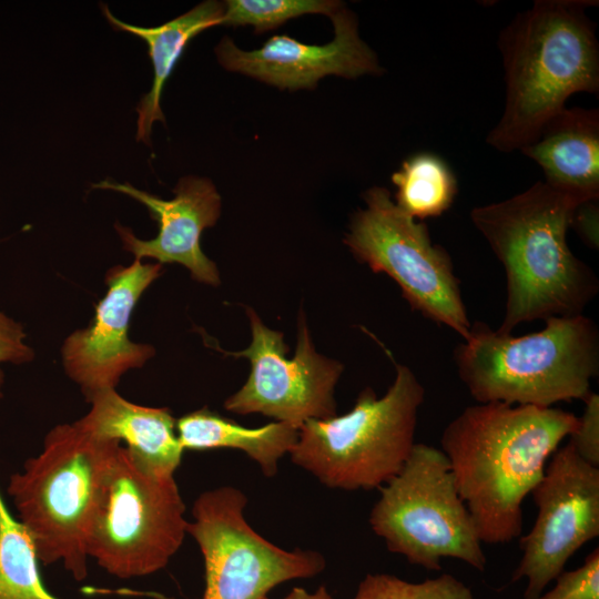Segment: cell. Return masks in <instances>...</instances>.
Listing matches in <instances>:
<instances>
[{"label":"cell","instance_id":"obj_14","mask_svg":"<svg viewBox=\"0 0 599 599\" xmlns=\"http://www.w3.org/2000/svg\"><path fill=\"white\" fill-rule=\"evenodd\" d=\"M329 18L334 39L326 44L274 35L262 48L244 51L224 38L215 49L219 62L230 71L290 90L314 88L326 75L380 74L374 51L359 38L355 14L342 6Z\"/></svg>","mask_w":599,"mask_h":599},{"label":"cell","instance_id":"obj_7","mask_svg":"<svg viewBox=\"0 0 599 599\" xmlns=\"http://www.w3.org/2000/svg\"><path fill=\"white\" fill-rule=\"evenodd\" d=\"M379 489L369 514L390 552L427 570L454 558L484 571L486 555L445 454L416 443L403 468Z\"/></svg>","mask_w":599,"mask_h":599},{"label":"cell","instance_id":"obj_23","mask_svg":"<svg viewBox=\"0 0 599 599\" xmlns=\"http://www.w3.org/2000/svg\"><path fill=\"white\" fill-rule=\"evenodd\" d=\"M354 599H475L471 590L451 575L409 582L393 575H367Z\"/></svg>","mask_w":599,"mask_h":599},{"label":"cell","instance_id":"obj_29","mask_svg":"<svg viewBox=\"0 0 599 599\" xmlns=\"http://www.w3.org/2000/svg\"><path fill=\"white\" fill-rule=\"evenodd\" d=\"M262 599H268V598H267V597H264V598H262Z\"/></svg>","mask_w":599,"mask_h":599},{"label":"cell","instance_id":"obj_2","mask_svg":"<svg viewBox=\"0 0 599 599\" xmlns=\"http://www.w3.org/2000/svg\"><path fill=\"white\" fill-rule=\"evenodd\" d=\"M583 202L538 181L470 211L506 275L505 314L497 332L511 334L521 323L580 315L595 298L598 277L567 242L573 210Z\"/></svg>","mask_w":599,"mask_h":599},{"label":"cell","instance_id":"obj_21","mask_svg":"<svg viewBox=\"0 0 599 599\" xmlns=\"http://www.w3.org/2000/svg\"><path fill=\"white\" fill-rule=\"evenodd\" d=\"M35 548L0 493V599H59L44 587Z\"/></svg>","mask_w":599,"mask_h":599},{"label":"cell","instance_id":"obj_26","mask_svg":"<svg viewBox=\"0 0 599 599\" xmlns=\"http://www.w3.org/2000/svg\"><path fill=\"white\" fill-rule=\"evenodd\" d=\"M23 326L0 311V364H23L33 359L34 352L26 343ZM3 372L0 369V398L2 397Z\"/></svg>","mask_w":599,"mask_h":599},{"label":"cell","instance_id":"obj_10","mask_svg":"<svg viewBox=\"0 0 599 599\" xmlns=\"http://www.w3.org/2000/svg\"><path fill=\"white\" fill-rule=\"evenodd\" d=\"M246 495L233 486L202 493L192 507L186 532L205 566L202 599H262L277 585L312 578L326 566L315 550H285L258 535L244 518Z\"/></svg>","mask_w":599,"mask_h":599},{"label":"cell","instance_id":"obj_15","mask_svg":"<svg viewBox=\"0 0 599 599\" xmlns=\"http://www.w3.org/2000/svg\"><path fill=\"white\" fill-rule=\"evenodd\" d=\"M92 187L133 197L145 205L158 222V235L146 241L138 238L131 229L115 224L123 248L132 253L135 260L154 258L161 265L177 263L191 272L194 281L220 284L215 263L201 248L202 232L212 227L221 214V196L210 180L197 176L181 179L171 200H163L126 182L103 180L92 184Z\"/></svg>","mask_w":599,"mask_h":599},{"label":"cell","instance_id":"obj_5","mask_svg":"<svg viewBox=\"0 0 599 599\" xmlns=\"http://www.w3.org/2000/svg\"><path fill=\"white\" fill-rule=\"evenodd\" d=\"M120 445L94 436L79 420L60 424L47 434L42 451L9 480L8 494L38 560L62 562L77 581L88 576V536Z\"/></svg>","mask_w":599,"mask_h":599},{"label":"cell","instance_id":"obj_13","mask_svg":"<svg viewBox=\"0 0 599 599\" xmlns=\"http://www.w3.org/2000/svg\"><path fill=\"white\" fill-rule=\"evenodd\" d=\"M161 270V264H143L141 260L128 267L111 268L105 277L106 294L95 308L92 324L67 337L62 346L64 369L85 399L100 390L114 389L125 372L142 367L155 354L151 345L129 338V326L135 304Z\"/></svg>","mask_w":599,"mask_h":599},{"label":"cell","instance_id":"obj_6","mask_svg":"<svg viewBox=\"0 0 599 599\" xmlns=\"http://www.w3.org/2000/svg\"><path fill=\"white\" fill-rule=\"evenodd\" d=\"M395 368L384 396L366 387L348 413L306 420L291 460L334 489L379 488L397 475L416 444L425 388L409 367Z\"/></svg>","mask_w":599,"mask_h":599},{"label":"cell","instance_id":"obj_24","mask_svg":"<svg viewBox=\"0 0 599 599\" xmlns=\"http://www.w3.org/2000/svg\"><path fill=\"white\" fill-rule=\"evenodd\" d=\"M556 585L534 599H599V549H593L575 570L562 571Z\"/></svg>","mask_w":599,"mask_h":599},{"label":"cell","instance_id":"obj_3","mask_svg":"<svg viewBox=\"0 0 599 599\" xmlns=\"http://www.w3.org/2000/svg\"><path fill=\"white\" fill-rule=\"evenodd\" d=\"M595 0H537L499 38L506 100L487 143L521 150L578 92L599 91V44L587 16Z\"/></svg>","mask_w":599,"mask_h":599},{"label":"cell","instance_id":"obj_11","mask_svg":"<svg viewBox=\"0 0 599 599\" xmlns=\"http://www.w3.org/2000/svg\"><path fill=\"white\" fill-rule=\"evenodd\" d=\"M246 313L252 342L244 351L226 354L246 357L251 373L245 384L226 398L224 408L238 415L262 414L296 428L308 419L337 415L334 393L344 366L316 352L303 312L291 359L285 357L288 348L283 333L264 325L252 308Z\"/></svg>","mask_w":599,"mask_h":599},{"label":"cell","instance_id":"obj_25","mask_svg":"<svg viewBox=\"0 0 599 599\" xmlns=\"http://www.w3.org/2000/svg\"><path fill=\"white\" fill-rule=\"evenodd\" d=\"M582 415L569 436L568 444L576 454L591 466L599 467V396L590 392L583 399Z\"/></svg>","mask_w":599,"mask_h":599},{"label":"cell","instance_id":"obj_9","mask_svg":"<svg viewBox=\"0 0 599 599\" xmlns=\"http://www.w3.org/2000/svg\"><path fill=\"white\" fill-rule=\"evenodd\" d=\"M364 201L366 207L354 214L344 237L353 255L393 278L412 309L467 338L471 323L448 252L433 243L425 223L395 204L387 189L367 190Z\"/></svg>","mask_w":599,"mask_h":599},{"label":"cell","instance_id":"obj_22","mask_svg":"<svg viewBox=\"0 0 599 599\" xmlns=\"http://www.w3.org/2000/svg\"><path fill=\"white\" fill-rule=\"evenodd\" d=\"M342 6L334 0H229L224 3L221 24L252 26L256 32H263L304 14L331 17Z\"/></svg>","mask_w":599,"mask_h":599},{"label":"cell","instance_id":"obj_8","mask_svg":"<svg viewBox=\"0 0 599 599\" xmlns=\"http://www.w3.org/2000/svg\"><path fill=\"white\" fill-rule=\"evenodd\" d=\"M174 475H160L120 445L105 476L87 550L108 573L130 579L166 567L187 534Z\"/></svg>","mask_w":599,"mask_h":599},{"label":"cell","instance_id":"obj_28","mask_svg":"<svg viewBox=\"0 0 599 599\" xmlns=\"http://www.w3.org/2000/svg\"><path fill=\"white\" fill-rule=\"evenodd\" d=\"M284 599H333L327 589L322 586L314 592H308L303 588H293Z\"/></svg>","mask_w":599,"mask_h":599},{"label":"cell","instance_id":"obj_20","mask_svg":"<svg viewBox=\"0 0 599 599\" xmlns=\"http://www.w3.org/2000/svg\"><path fill=\"white\" fill-rule=\"evenodd\" d=\"M396 186L395 204L415 220L446 212L457 194V180L438 155L422 152L407 158L392 175Z\"/></svg>","mask_w":599,"mask_h":599},{"label":"cell","instance_id":"obj_19","mask_svg":"<svg viewBox=\"0 0 599 599\" xmlns=\"http://www.w3.org/2000/svg\"><path fill=\"white\" fill-rule=\"evenodd\" d=\"M175 427L184 450L240 449L258 464L266 477L276 475L278 460L291 453L298 438V428L287 423L247 428L207 408L182 416Z\"/></svg>","mask_w":599,"mask_h":599},{"label":"cell","instance_id":"obj_17","mask_svg":"<svg viewBox=\"0 0 599 599\" xmlns=\"http://www.w3.org/2000/svg\"><path fill=\"white\" fill-rule=\"evenodd\" d=\"M544 171L545 182L586 201L599 199V112L565 108L520 150Z\"/></svg>","mask_w":599,"mask_h":599},{"label":"cell","instance_id":"obj_1","mask_svg":"<svg viewBox=\"0 0 599 599\" xmlns=\"http://www.w3.org/2000/svg\"><path fill=\"white\" fill-rule=\"evenodd\" d=\"M577 425L573 413L556 407L478 403L445 427L440 450L481 542L520 536L524 499Z\"/></svg>","mask_w":599,"mask_h":599},{"label":"cell","instance_id":"obj_12","mask_svg":"<svg viewBox=\"0 0 599 599\" xmlns=\"http://www.w3.org/2000/svg\"><path fill=\"white\" fill-rule=\"evenodd\" d=\"M549 460L530 493L538 512L520 539L522 556L511 577L527 579L525 599L541 595L572 555L599 535V467L582 460L570 444Z\"/></svg>","mask_w":599,"mask_h":599},{"label":"cell","instance_id":"obj_18","mask_svg":"<svg viewBox=\"0 0 599 599\" xmlns=\"http://www.w3.org/2000/svg\"><path fill=\"white\" fill-rule=\"evenodd\" d=\"M104 16L114 30L125 31L142 39L149 48L153 65L151 90L144 94L138 106L136 141L150 145L152 125L155 121L165 122L160 100L166 80L191 39L202 31L221 24L224 4L209 0L199 3L190 11L159 27L129 24L114 17L106 4L102 6Z\"/></svg>","mask_w":599,"mask_h":599},{"label":"cell","instance_id":"obj_16","mask_svg":"<svg viewBox=\"0 0 599 599\" xmlns=\"http://www.w3.org/2000/svg\"><path fill=\"white\" fill-rule=\"evenodd\" d=\"M91 408L79 419L97 437L125 443L130 453L152 471L173 476L184 449L176 434V419L167 408L133 404L115 389H104L89 399Z\"/></svg>","mask_w":599,"mask_h":599},{"label":"cell","instance_id":"obj_27","mask_svg":"<svg viewBox=\"0 0 599 599\" xmlns=\"http://www.w3.org/2000/svg\"><path fill=\"white\" fill-rule=\"evenodd\" d=\"M599 207L598 200L583 202L573 210L570 227L575 229L583 243L598 248L599 245Z\"/></svg>","mask_w":599,"mask_h":599},{"label":"cell","instance_id":"obj_4","mask_svg":"<svg viewBox=\"0 0 599 599\" xmlns=\"http://www.w3.org/2000/svg\"><path fill=\"white\" fill-rule=\"evenodd\" d=\"M454 359L478 403L552 407L583 400L599 372V332L583 314L545 319L541 331L512 336L471 324Z\"/></svg>","mask_w":599,"mask_h":599}]
</instances>
